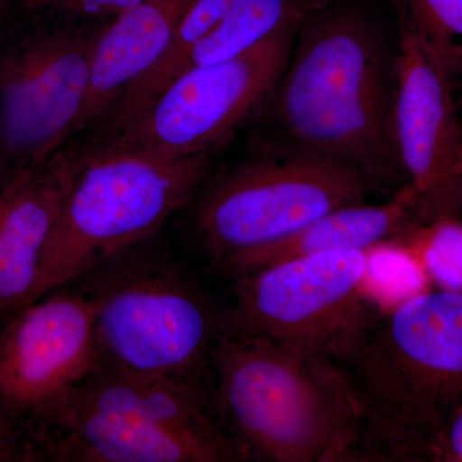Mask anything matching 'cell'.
Returning a JSON list of instances; mask_svg holds the SVG:
<instances>
[{
  "mask_svg": "<svg viewBox=\"0 0 462 462\" xmlns=\"http://www.w3.org/2000/svg\"><path fill=\"white\" fill-rule=\"evenodd\" d=\"M309 14L263 109L282 147L321 154L378 188L400 189L393 142L396 45L356 9Z\"/></svg>",
  "mask_w": 462,
  "mask_h": 462,
  "instance_id": "1",
  "label": "cell"
},
{
  "mask_svg": "<svg viewBox=\"0 0 462 462\" xmlns=\"http://www.w3.org/2000/svg\"><path fill=\"white\" fill-rule=\"evenodd\" d=\"M216 416L245 461H349L363 411L336 361L227 333L212 352Z\"/></svg>",
  "mask_w": 462,
  "mask_h": 462,
  "instance_id": "2",
  "label": "cell"
},
{
  "mask_svg": "<svg viewBox=\"0 0 462 462\" xmlns=\"http://www.w3.org/2000/svg\"><path fill=\"white\" fill-rule=\"evenodd\" d=\"M336 363L363 411L349 461L412 462L462 398V291L404 298Z\"/></svg>",
  "mask_w": 462,
  "mask_h": 462,
  "instance_id": "3",
  "label": "cell"
},
{
  "mask_svg": "<svg viewBox=\"0 0 462 462\" xmlns=\"http://www.w3.org/2000/svg\"><path fill=\"white\" fill-rule=\"evenodd\" d=\"M94 307L99 365L166 379L214 402L212 352L226 311L157 236L69 282Z\"/></svg>",
  "mask_w": 462,
  "mask_h": 462,
  "instance_id": "4",
  "label": "cell"
},
{
  "mask_svg": "<svg viewBox=\"0 0 462 462\" xmlns=\"http://www.w3.org/2000/svg\"><path fill=\"white\" fill-rule=\"evenodd\" d=\"M35 462H229L206 398L99 365L38 420Z\"/></svg>",
  "mask_w": 462,
  "mask_h": 462,
  "instance_id": "5",
  "label": "cell"
},
{
  "mask_svg": "<svg viewBox=\"0 0 462 462\" xmlns=\"http://www.w3.org/2000/svg\"><path fill=\"white\" fill-rule=\"evenodd\" d=\"M75 142L83 153L42 254L36 300L157 236L190 205L211 170V153L169 158Z\"/></svg>",
  "mask_w": 462,
  "mask_h": 462,
  "instance_id": "6",
  "label": "cell"
},
{
  "mask_svg": "<svg viewBox=\"0 0 462 462\" xmlns=\"http://www.w3.org/2000/svg\"><path fill=\"white\" fill-rule=\"evenodd\" d=\"M108 23L17 8L0 29V188L74 142Z\"/></svg>",
  "mask_w": 462,
  "mask_h": 462,
  "instance_id": "7",
  "label": "cell"
},
{
  "mask_svg": "<svg viewBox=\"0 0 462 462\" xmlns=\"http://www.w3.org/2000/svg\"><path fill=\"white\" fill-rule=\"evenodd\" d=\"M376 189L363 173L331 158L267 149L202 185L190 203L194 231L217 269L334 209L366 202Z\"/></svg>",
  "mask_w": 462,
  "mask_h": 462,
  "instance_id": "8",
  "label": "cell"
},
{
  "mask_svg": "<svg viewBox=\"0 0 462 462\" xmlns=\"http://www.w3.org/2000/svg\"><path fill=\"white\" fill-rule=\"evenodd\" d=\"M369 269L370 252L334 251L236 276L225 331L339 361L379 318L365 293Z\"/></svg>",
  "mask_w": 462,
  "mask_h": 462,
  "instance_id": "9",
  "label": "cell"
},
{
  "mask_svg": "<svg viewBox=\"0 0 462 462\" xmlns=\"http://www.w3.org/2000/svg\"><path fill=\"white\" fill-rule=\"evenodd\" d=\"M300 26L282 30L239 56L185 69L120 133L87 143L169 158L211 153L269 105Z\"/></svg>",
  "mask_w": 462,
  "mask_h": 462,
  "instance_id": "10",
  "label": "cell"
},
{
  "mask_svg": "<svg viewBox=\"0 0 462 462\" xmlns=\"http://www.w3.org/2000/svg\"><path fill=\"white\" fill-rule=\"evenodd\" d=\"M398 27L393 142L402 188L421 223L458 220L462 141L455 80L410 27Z\"/></svg>",
  "mask_w": 462,
  "mask_h": 462,
  "instance_id": "11",
  "label": "cell"
},
{
  "mask_svg": "<svg viewBox=\"0 0 462 462\" xmlns=\"http://www.w3.org/2000/svg\"><path fill=\"white\" fill-rule=\"evenodd\" d=\"M98 364L94 307L78 289L63 285L5 322L0 396L35 421Z\"/></svg>",
  "mask_w": 462,
  "mask_h": 462,
  "instance_id": "12",
  "label": "cell"
},
{
  "mask_svg": "<svg viewBox=\"0 0 462 462\" xmlns=\"http://www.w3.org/2000/svg\"><path fill=\"white\" fill-rule=\"evenodd\" d=\"M309 12V0H189L165 56L127 90L96 136L120 133L185 69L239 56L282 30L300 25Z\"/></svg>",
  "mask_w": 462,
  "mask_h": 462,
  "instance_id": "13",
  "label": "cell"
},
{
  "mask_svg": "<svg viewBox=\"0 0 462 462\" xmlns=\"http://www.w3.org/2000/svg\"><path fill=\"white\" fill-rule=\"evenodd\" d=\"M80 142L0 190V322L36 300L44 249L80 162Z\"/></svg>",
  "mask_w": 462,
  "mask_h": 462,
  "instance_id": "14",
  "label": "cell"
},
{
  "mask_svg": "<svg viewBox=\"0 0 462 462\" xmlns=\"http://www.w3.org/2000/svg\"><path fill=\"white\" fill-rule=\"evenodd\" d=\"M189 0H143L103 27L74 141L98 129L130 88L169 51Z\"/></svg>",
  "mask_w": 462,
  "mask_h": 462,
  "instance_id": "15",
  "label": "cell"
},
{
  "mask_svg": "<svg viewBox=\"0 0 462 462\" xmlns=\"http://www.w3.org/2000/svg\"><path fill=\"white\" fill-rule=\"evenodd\" d=\"M416 220L409 191L400 188L387 202H364L334 209L284 238L230 257L217 269L234 279L272 264L325 252H370L380 245L413 238L418 230L413 223Z\"/></svg>",
  "mask_w": 462,
  "mask_h": 462,
  "instance_id": "16",
  "label": "cell"
},
{
  "mask_svg": "<svg viewBox=\"0 0 462 462\" xmlns=\"http://www.w3.org/2000/svg\"><path fill=\"white\" fill-rule=\"evenodd\" d=\"M400 23L433 51L454 80L462 79V0H396Z\"/></svg>",
  "mask_w": 462,
  "mask_h": 462,
  "instance_id": "17",
  "label": "cell"
},
{
  "mask_svg": "<svg viewBox=\"0 0 462 462\" xmlns=\"http://www.w3.org/2000/svg\"><path fill=\"white\" fill-rule=\"evenodd\" d=\"M421 233L427 242L428 267L443 282V288L462 291V224L460 220H440L428 224Z\"/></svg>",
  "mask_w": 462,
  "mask_h": 462,
  "instance_id": "18",
  "label": "cell"
},
{
  "mask_svg": "<svg viewBox=\"0 0 462 462\" xmlns=\"http://www.w3.org/2000/svg\"><path fill=\"white\" fill-rule=\"evenodd\" d=\"M143 0H16L23 11L87 23H109Z\"/></svg>",
  "mask_w": 462,
  "mask_h": 462,
  "instance_id": "19",
  "label": "cell"
},
{
  "mask_svg": "<svg viewBox=\"0 0 462 462\" xmlns=\"http://www.w3.org/2000/svg\"><path fill=\"white\" fill-rule=\"evenodd\" d=\"M0 462H35V443L29 419L0 396Z\"/></svg>",
  "mask_w": 462,
  "mask_h": 462,
  "instance_id": "20",
  "label": "cell"
},
{
  "mask_svg": "<svg viewBox=\"0 0 462 462\" xmlns=\"http://www.w3.org/2000/svg\"><path fill=\"white\" fill-rule=\"evenodd\" d=\"M415 461L462 462V398L419 447L412 457Z\"/></svg>",
  "mask_w": 462,
  "mask_h": 462,
  "instance_id": "21",
  "label": "cell"
},
{
  "mask_svg": "<svg viewBox=\"0 0 462 462\" xmlns=\"http://www.w3.org/2000/svg\"><path fill=\"white\" fill-rule=\"evenodd\" d=\"M17 8L16 0H0V29L16 14Z\"/></svg>",
  "mask_w": 462,
  "mask_h": 462,
  "instance_id": "22",
  "label": "cell"
},
{
  "mask_svg": "<svg viewBox=\"0 0 462 462\" xmlns=\"http://www.w3.org/2000/svg\"><path fill=\"white\" fill-rule=\"evenodd\" d=\"M457 111H458V120H460L461 141H462V108L458 107V106H457Z\"/></svg>",
  "mask_w": 462,
  "mask_h": 462,
  "instance_id": "23",
  "label": "cell"
},
{
  "mask_svg": "<svg viewBox=\"0 0 462 462\" xmlns=\"http://www.w3.org/2000/svg\"><path fill=\"white\" fill-rule=\"evenodd\" d=\"M0 190H2V188H0Z\"/></svg>",
  "mask_w": 462,
  "mask_h": 462,
  "instance_id": "24",
  "label": "cell"
}]
</instances>
